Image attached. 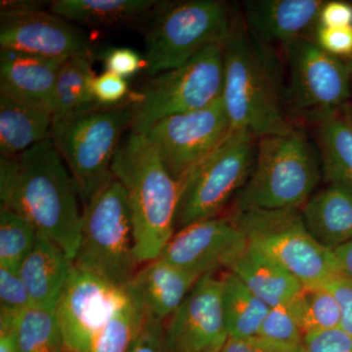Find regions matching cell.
I'll return each mask as SVG.
<instances>
[{"mask_svg": "<svg viewBox=\"0 0 352 352\" xmlns=\"http://www.w3.org/2000/svg\"><path fill=\"white\" fill-rule=\"evenodd\" d=\"M50 138L15 157H0V200L75 259L82 214L78 191Z\"/></svg>", "mask_w": 352, "mask_h": 352, "instance_id": "obj_1", "label": "cell"}, {"mask_svg": "<svg viewBox=\"0 0 352 352\" xmlns=\"http://www.w3.org/2000/svg\"><path fill=\"white\" fill-rule=\"evenodd\" d=\"M112 173L126 190L138 263L159 258L175 233L180 183L146 134L134 131L118 148Z\"/></svg>", "mask_w": 352, "mask_h": 352, "instance_id": "obj_2", "label": "cell"}, {"mask_svg": "<svg viewBox=\"0 0 352 352\" xmlns=\"http://www.w3.org/2000/svg\"><path fill=\"white\" fill-rule=\"evenodd\" d=\"M277 75L263 43L234 25L224 44L221 97L232 131H247L259 138L294 126L284 109Z\"/></svg>", "mask_w": 352, "mask_h": 352, "instance_id": "obj_3", "label": "cell"}, {"mask_svg": "<svg viewBox=\"0 0 352 352\" xmlns=\"http://www.w3.org/2000/svg\"><path fill=\"white\" fill-rule=\"evenodd\" d=\"M322 175L320 155L302 127L259 138L254 170L236 196V212L302 208Z\"/></svg>", "mask_w": 352, "mask_h": 352, "instance_id": "obj_4", "label": "cell"}, {"mask_svg": "<svg viewBox=\"0 0 352 352\" xmlns=\"http://www.w3.org/2000/svg\"><path fill=\"white\" fill-rule=\"evenodd\" d=\"M134 115L135 103L131 99L113 107L98 105L53 119L50 138L68 164L83 206L113 179V157Z\"/></svg>", "mask_w": 352, "mask_h": 352, "instance_id": "obj_5", "label": "cell"}, {"mask_svg": "<svg viewBox=\"0 0 352 352\" xmlns=\"http://www.w3.org/2000/svg\"><path fill=\"white\" fill-rule=\"evenodd\" d=\"M74 264L122 288L138 272L131 208L126 190L115 177L83 206Z\"/></svg>", "mask_w": 352, "mask_h": 352, "instance_id": "obj_6", "label": "cell"}, {"mask_svg": "<svg viewBox=\"0 0 352 352\" xmlns=\"http://www.w3.org/2000/svg\"><path fill=\"white\" fill-rule=\"evenodd\" d=\"M146 34L145 68L149 76L178 68L208 46L226 44L234 24L219 0H187L157 9Z\"/></svg>", "mask_w": 352, "mask_h": 352, "instance_id": "obj_7", "label": "cell"}, {"mask_svg": "<svg viewBox=\"0 0 352 352\" xmlns=\"http://www.w3.org/2000/svg\"><path fill=\"white\" fill-rule=\"evenodd\" d=\"M233 217L248 243L281 264L303 288L325 286L342 275L333 251L312 237L300 208L249 210Z\"/></svg>", "mask_w": 352, "mask_h": 352, "instance_id": "obj_8", "label": "cell"}, {"mask_svg": "<svg viewBox=\"0 0 352 352\" xmlns=\"http://www.w3.org/2000/svg\"><path fill=\"white\" fill-rule=\"evenodd\" d=\"M258 138L247 131H231L221 144L180 183L176 214L178 229L219 217L245 186L256 163Z\"/></svg>", "mask_w": 352, "mask_h": 352, "instance_id": "obj_9", "label": "cell"}, {"mask_svg": "<svg viewBox=\"0 0 352 352\" xmlns=\"http://www.w3.org/2000/svg\"><path fill=\"white\" fill-rule=\"evenodd\" d=\"M224 82V44L201 51L178 68L152 76L135 98L132 131L145 133L159 120L200 110L219 100Z\"/></svg>", "mask_w": 352, "mask_h": 352, "instance_id": "obj_10", "label": "cell"}, {"mask_svg": "<svg viewBox=\"0 0 352 352\" xmlns=\"http://www.w3.org/2000/svg\"><path fill=\"white\" fill-rule=\"evenodd\" d=\"M288 58L289 108L319 124L342 115L352 99L351 69L344 59L319 47L312 38L285 48Z\"/></svg>", "mask_w": 352, "mask_h": 352, "instance_id": "obj_11", "label": "cell"}, {"mask_svg": "<svg viewBox=\"0 0 352 352\" xmlns=\"http://www.w3.org/2000/svg\"><path fill=\"white\" fill-rule=\"evenodd\" d=\"M231 131L230 120L220 98L200 110L164 118L144 134L156 148L166 170L182 183Z\"/></svg>", "mask_w": 352, "mask_h": 352, "instance_id": "obj_12", "label": "cell"}, {"mask_svg": "<svg viewBox=\"0 0 352 352\" xmlns=\"http://www.w3.org/2000/svg\"><path fill=\"white\" fill-rule=\"evenodd\" d=\"M127 296V287L110 283L74 264L55 308L65 351L90 352L97 336Z\"/></svg>", "mask_w": 352, "mask_h": 352, "instance_id": "obj_13", "label": "cell"}, {"mask_svg": "<svg viewBox=\"0 0 352 352\" xmlns=\"http://www.w3.org/2000/svg\"><path fill=\"white\" fill-rule=\"evenodd\" d=\"M1 3V50L62 60L90 50L80 30L56 14L41 10L38 2Z\"/></svg>", "mask_w": 352, "mask_h": 352, "instance_id": "obj_14", "label": "cell"}, {"mask_svg": "<svg viewBox=\"0 0 352 352\" xmlns=\"http://www.w3.org/2000/svg\"><path fill=\"white\" fill-rule=\"evenodd\" d=\"M170 352H221L229 339L223 308V281L204 275L166 326Z\"/></svg>", "mask_w": 352, "mask_h": 352, "instance_id": "obj_15", "label": "cell"}, {"mask_svg": "<svg viewBox=\"0 0 352 352\" xmlns=\"http://www.w3.org/2000/svg\"><path fill=\"white\" fill-rule=\"evenodd\" d=\"M248 240L234 217L200 220L175 231L159 258L204 276L229 266Z\"/></svg>", "mask_w": 352, "mask_h": 352, "instance_id": "obj_16", "label": "cell"}, {"mask_svg": "<svg viewBox=\"0 0 352 352\" xmlns=\"http://www.w3.org/2000/svg\"><path fill=\"white\" fill-rule=\"evenodd\" d=\"M325 0H250L244 15L252 36L283 48L300 39H314Z\"/></svg>", "mask_w": 352, "mask_h": 352, "instance_id": "obj_17", "label": "cell"}, {"mask_svg": "<svg viewBox=\"0 0 352 352\" xmlns=\"http://www.w3.org/2000/svg\"><path fill=\"white\" fill-rule=\"evenodd\" d=\"M65 61L0 50V96L51 112L55 85Z\"/></svg>", "mask_w": 352, "mask_h": 352, "instance_id": "obj_18", "label": "cell"}, {"mask_svg": "<svg viewBox=\"0 0 352 352\" xmlns=\"http://www.w3.org/2000/svg\"><path fill=\"white\" fill-rule=\"evenodd\" d=\"M201 277L157 258L138 271L129 287L142 302L147 316L164 322L182 305Z\"/></svg>", "mask_w": 352, "mask_h": 352, "instance_id": "obj_19", "label": "cell"}, {"mask_svg": "<svg viewBox=\"0 0 352 352\" xmlns=\"http://www.w3.org/2000/svg\"><path fill=\"white\" fill-rule=\"evenodd\" d=\"M74 270V261L47 236L38 232L36 244L21 264L19 273L32 305L56 308Z\"/></svg>", "mask_w": 352, "mask_h": 352, "instance_id": "obj_20", "label": "cell"}, {"mask_svg": "<svg viewBox=\"0 0 352 352\" xmlns=\"http://www.w3.org/2000/svg\"><path fill=\"white\" fill-rule=\"evenodd\" d=\"M302 208L303 221L317 242L330 251L352 241V185L327 182Z\"/></svg>", "mask_w": 352, "mask_h": 352, "instance_id": "obj_21", "label": "cell"}, {"mask_svg": "<svg viewBox=\"0 0 352 352\" xmlns=\"http://www.w3.org/2000/svg\"><path fill=\"white\" fill-rule=\"evenodd\" d=\"M227 271L270 307L289 302L305 289L281 264L249 243Z\"/></svg>", "mask_w": 352, "mask_h": 352, "instance_id": "obj_22", "label": "cell"}, {"mask_svg": "<svg viewBox=\"0 0 352 352\" xmlns=\"http://www.w3.org/2000/svg\"><path fill=\"white\" fill-rule=\"evenodd\" d=\"M53 116L34 107L0 96V154L15 157L50 138Z\"/></svg>", "mask_w": 352, "mask_h": 352, "instance_id": "obj_23", "label": "cell"}, {"mask_svg": "<svg viewBox=\"0 0 352 352\" xmlns=\"http://www.w3.org/2000/svg\"><path fill=\"white\" fill-rule=\"evenodd\" d=\"M92 61L91 50L65 61L55 85L51 108L53 119H62L99 105L92 94L95 78Z\"/></svg>", "mask_w": 352, "mask_h": 352, "instance_id": "obj_24", "label": "cell"}, {"mask_svg": "<svg viewBox=\"0 0 352 352\" xmlns=\"http://www.w3.org/2000/svg\"><path fill=\"white\" fill-rule=\"evenodd\" d=\"M152 0H56L50 12L69 22L112 25L138 20L159 6Z\"/></svg>", "mask_w": 352, "mask_h": 352, "instance_id": "obj_25", "label": "cell"}, {"mask_svg": "<svg viewBox=\"0 0 352 352\" xmlns=\"http://www.w3.org/2000/svg\"><path fill=\"white\" fill-rule=\"evenodd\" d=\"M317 149L326 182L352 185V118L342 113L317 124Z\"/></svg>", "mask_w": 352, "mask_h": 352, "instance_id": "obj_26", "label": "cell"}, {"mask_svg": "<svg viewBox=\"0 0 352 352\" xmlns=\"http://www.w3.org/2000/svg\"><path fill=\"white\" fill-rule=\"evenodd\" d=\"M222 281L229 338L245 339L258 336L270 307L252 293L232 273L227 271Z\"/></svg>", "mask_w": 352, "mask_h": 352, "instance_id": "obj_27", "label": "cell"}, {"mask_svg": "<svg viewBox=\"0 0 352 352\" xmlns=\"http://www.w3.org/2000/svg\"><path fill=\"white\" fill-rule=\"evenodd\" d=\"M18 352H64V339L56 309L31 305L12 315Z\"/></svg>", "mask_w": 352, "mask_h": 352, "instance_id": "obj_28", "label": "cell"}, {"mask_svg": "<svg viewBox=\"0 0 352 352\" xmlns=\"http://www.w3.org/2000/svg\"><path fill=\"white\" fill-rule=\"evenodd\" d=\"M126 302L113 314L92 344L90 352H129L147 314L138 296L129 289Z\"/></svg>", "mask_w": 352, "mask_h": 352, "instance_id": "obj_29", "label": "cell"}, {"mask_svg": "<svg viewBox=\"0 0 352 352\" xmlns=\"http://www.w3.org/2000/svg\"><path fill=\"white\" fill-rule=\"evenodd\" d=\"M38 230L10 208H0V266L18 272L36 244Z\"/></svg>", "mask_w": 352, "mask_h": 352, "instance_id": "obj_30", "label": "cell"}, {"mask_svg": "<svg viewBox=\"0 0 352 352\" xmlns=\"http://www.w3.org/2000/svg\"><path fill=\"white\" fill-rule=\"evenodd\" d=\"M300 323L303 335L340 328V309L327 286L303 289Z\"/></svg>", "mask_w": 352, "mask_h": 352, "instance_id": "obj_31", "label": "cell"}, {"mask_svg": "<svg viewBox=\"0 0 352 352\" xmlns=\"http://www.w3.org/2000/svg\"><path fill=\"white\" fill-rule=\"evenodd\" d=\"M302 293L289 302L270 307L259 330V337L280 344L303 346L305 335L300 323Z\"/></svg>", "mask_w": 352, "mask_h": 352, "instance_id": "obj_32", "label": "cell"}, {"mask_svg": "<svg viewBox=\"0 0 352 352\" xmlns=\"http://www.w3.org/2000/svg\"><path fill=\"white\" fill-rule=\"evenodd\" d=\"M32 302L19 273L0 266V310L19 312Z\"/></svg>", "mask_w": 352, "mask_h": 352, "instance_id": "obj_33", "label": "cell"}, {"mask_svg": "<svg viewBox=\"0 0 352 352\" xmlns=\"http://www.w3.org/2000/svg\"><path fill=\"white\" fill-rule=\"evenodd\" d=\"M92 94L95 101L104 107H113L124 103L129 94L126 78L105 71L95 76L92 83Z\"/></svg>", "mask_w": 352, "mask_h": 352, "instance_id": "obj_34", "label": "cell"}, {"mask_svg": "<svg viewBox=\"0 0 352 352\" xmlns=\"http://www.w3.org/2000/svg\"><path fill=\"white\" fill-rule=\"evenodd\" d=\"M314 41L324 51L349 61L352 58V25L344 28H327L319 25Z\"/></svg>", "mask_w": 352, "mask_h": 352, "instance_id": "obj_35", "label": "cell"}, {"mask_svg": "<svg viewBox=\"0 0 352 352\" xmlns=\"http://www.w3.org/2000/svg\"><path fill=\"white\" fill-rule=\"evenodd\" d=\"M305 352H352V338L342 329L307 333Z\"/></svg>", "mask_w": 352, "mask_h": 352, "instance_id": "obj_36", "label": "cell"}, {"mask_svg": "<svg viewBox=\"0 0 352 352\" xmlns=\"http://www.w3.org/2000/svg\"><path fill=\"white\" fill-rule=\"evenodd\" d=\"M106 71L126 78L136 75L145 61L135 50L129 47H113L103 55Z\"/></svg>", "mask_w": 352, "mask_h": 352, "instance_id": "obj_37", "label": "cell"}, {"mask_svg": "<svg viewBox=\"0 0 352 352\" xmlns=\"http://www.w3.org/2000/svg\"><path fill=\"white\" fill-rule=\"evenodd\" d=\"M129 352H170L164 322L147 316Z\"/></svg>", "mask_w": 352, "mask_h": 352, "instance_id": "obj_38", "label": "cell"}, {"mask_svg": "<svg viewBox=\"0 0 352 352\" xmlns=\"http://www.w3.org/2000/svg\"><path fill=\"white\" fill-rule=\"evenodd\" d=\"M221 352H305L303 346L280 344L263 337L233 339L229 338Z\"/></svg>", "mask_w": 352, "mask_h": 352, "instance_id": "obj_39", "label": "cell"}, {"mask_svg": "<svg viewBox=\"0 0 352 352\" xmlns=\"http://www.w3.org/2000/svg\"><path fill=\"white\" fill-rule=\"evenodd\" d=\"M326 286L331 289L339 302L340 329L352 338V279L339 275Z\"/></svg>", "mask_w": 352, "mask_h": 352, "instance_id": "obj_40", "label": "cell"}, {"mask_svg": "<svg viewBox=\"0 0 352 352\" xmlns=\"http://www.w3.org/2000/svg\"><path fill=\"white\" fill-rule=\"evenodd\" d=\"M319 25L327 28L352 25V4L340 0H326L322 7Z\"/></svg>", "mask_w": 352, "mask_h": 352, "instance_id": "obj_41", "label": "cell"}, {"mask_svg": "<svg viewBox=\"0 0 352 352\" xmlns=\"http://www.w3.org/2000/svg\"><path fill=\"white\" fill-rule=\"evenodd\" d=\"M340 273L352 279V241L333 251Z\"/></svg>", "mask_w": 352, "mask_h": 352, "instance_id": "obj_42", "label": "cell"}, {"mask_svg": "<svg viewBox=\"0 0 352 352\" xmlns=\"http://www.w3.org/2000/svg\"><path fill=\"white\" fill-rule=\"evenodd\" d=\"M0 352H18L11 323H0Z\"/></svg>", "mask_w": 352, "mask_h": 352, "instance_id": "obj_43", "label": "cell"}, {"mask_svg": "<svg viewBox=\"0 0 352 352\" xmlns=\"http://www.w3.org/2000/svg\"><path fill=\"white\" fill-rule=\"evenodd\" d=\"M347 63H349V69H351V87H352V61H347ZM351 107H349V115L351 116L352 118V99H351Z\"/></svg>", "mask_w": 352, "mask_h": 352, "instance_id": "obj_44", "label": "cell"}, {"mask_svg": "<svg viewBox=\"0 0 352 352\" xmlns=\"http://www.w3.org/2000/svg\"><path fill=\"white\" fill-rule=\"evenodd\" d=\"M349 61H352V58H351V60H349Z\"/></svg>", "mask_w": 352, "mask_h": 352, "instance_id": "obj_45", "label": "cell"}, {"mask_svg": "<svg viewBox=\"0 0 352 352\" xmlns=\"http://www.w3.org/2000/svg\"><path fill=\"white\" fill-rule=\"evenodd\" d=\"M64 352H68V351H64Z\"/></svg>", "mask_w": 352, "mask_h": 352, "instance_id": "obj_46", "label": "cell"}]
</instances>
